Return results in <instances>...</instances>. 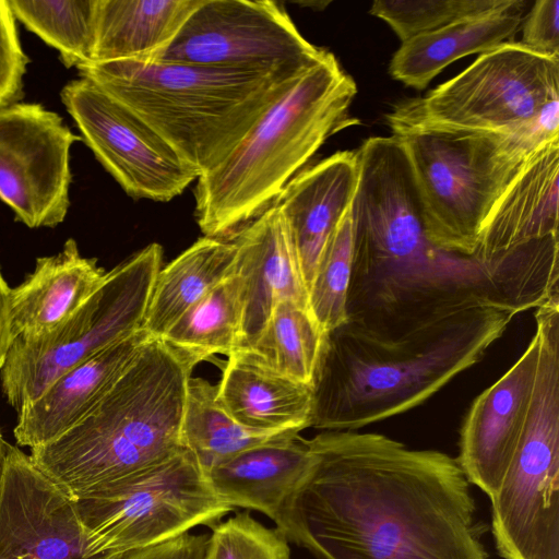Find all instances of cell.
<instances>
[{
  "label": "cell",
  "instance_id": "f546056e",
  "mask_svg": "<svg viewBox=\"0 0 559 559\" xmlns=\"http://www.w3.org/2000/svg\"><path fill=\"white\" fill-rule=\"evenodd\" d=\"M504 0H377L369 10L384 21L402 43L485 13Z\"/></svg>",
  "mask_w": 559,
  "mask_h": 559
},
{
  "label": "cell",
  "instance_id": "3957f363",
  "mask_svg": "<svg viewBox=\"0 0 559 559\" xmlns=\"http://www.w3.org/2000/svg\"><path fill=\"white\" fill-rule=\"evenodd\" d=\"M197 365L150 337L108 393L57 439L31 449L36 467L73 501L183 449L187 383Z\"/></svg>",
  "mask_w": 559,
  "mask_h": 559
},
{
  "label": "cell",
  "instance_id": "484cf974",
  "mask_svg": "<svg viewBox=\"0 0 559 559\" xmlns=\"http://www.w3.org/2000/svg\"><path fill=\"white\" fill-rule=\"evenodd\" d=\"M290 435L299 433L262 435L246 429L218 404L216 385L201 377L189 378L181 444L192 453L204 474L239 452Z\"/></svg>",
  "mask_w": 559,
  "mask_h": 559
},
{
  "label": "cell",
  "instance_id": "2e32d148",
  "mask_svg": "<svg viewBox=\"0 0 559 559\" xmlns=\"http://www.w3.org/2000/svg\"><path fill=\"white\" fill-rule=\"evenodd\" d=\"M359 178L356 151H342L299 171L274 205L280 209L307 292L337 225L352 209Z\"/></svg>",
  "mask_w": 559,
  "mask_h": 559
},
{
  "label": "cell",
  "instance_id": "6da1fadb",
  "mask_svg": "<svg viewBox=\"0 0 559 559\" xmlns=\"http://www.w3.org/2000/svg\"><path fill=\"white\" fill-rule=\"evenodd\" d=\"M274 523L316 559H488L456 459L386 436L323 431Z\"/></svg>",
  "mask_w": 559,
  "mask_h": 559
},
{
  "label": "cell",
  "instance_id": "4fadbf2b",
  "mask_svg": "<svg viewBox=\"0 0 559 559\" xmlns=\"http://www.w3.org/2000/svg\"><path fill=\"white\" fill-rule=\"evenodd\" d=\"M35 103L0 108V199L29 228L56 227L70 207L71 146L80 141Z\"/></svg>",
  "mask_w": 559,
  "mask_h": 559
},
{
  "label": "cell",
  "instance_id": "4316f807",
  "mask_svg": "<svg viewBox=\"0 0 559 559\" xmlns=\"http://www.w3.org/2000/svg\"><path fill=\"white\" fill-rule=\"evenodd\" d=\"M324 335L307 307L284 299L243 349L272 370L312 388Z\"/></svg>",
  "mask_w": 559,
  "mask_h": 559
},
{
  "label": "cell",
  "instance_id": "f1b7e54d",
  "mask_svg": "<svg viewBox=\"0 0 559 559\" xmlns=\"http://www.w3.org/2000/svg\"><path fill=\"white\" fill-rule=\"evenodd\" d=\"M353 253L354 225L350 209L330 238L308 289L309 311L324 333L347 321L346 304Z\"/></svg>",
  "mask_w": 559,
  "mask_h": 559
},
{
  "label": "cell",
  "instance_id": "d590c367",
  "mask_svg": "<svg viewBox=\"0 0 559 559\" xmlns=\"http://www.w3.org/2000/svg\"><path fill=\"white\" fill-rule=\"evenodd\" d=\"M5 442L1 432H0V474H1V468H2V461H3V454H4V445H5Z\"/></svg>",
  "mask_w": 559,
  "mask_h": 559
},
{
  "label": "cell",
  "instance_id": "9a60e30c",
  "mask_svg": "<svg viewBox=\"0 0 559 559\" xmlns=\"http://www.w3.org/2000/svg\"><path fill=\"white\" fill-rule=\"evenodd\" d=\"M539 356L535 332L515 364L472 403L456 461L469 484L491 499L511 463L526 419Z\"/></svg>",
  "mask_w": 559,
  "mask_h": 559
},
{
  "label": "cell",
  "instance_id": "8992f818",
  "mask_svg": "<svg viewBox=\"0 0 559 559\" xmlns=\"http://www.w3.org/2000/svg\"><path fill=\"white\" fill-rule=\"evenodd\" d=\"M386 121L392 132H478L543 150L559 142V58L506 43L426 96L395 105Z\"/></svg>",
  "mask_w": 559,
  "mask_h": 559
},
{
  "label": "cell",
  "instance_id": "e0dca14e",
  "mask_svg": "<svg viewBox=\"0 0 559 559\" xmlns=\"http://www.w3.org/2000/svg\"><path fill=\"white\" fill-rule=\"evenodd\" d=\"M233 241L236 246L235 274L242 284L243 311L238 349H243L254 342L281 300L292 299L308 308V292L276 205L245 227Z\"/></svg>",
  "mask_w": 559,
  "mask_h": 559
},
{
  "label": "cell",
  "instance_id": "5bb4252c",
  "mask_svg": "<svg viewBox=\"0 0 559 559\" xmlns=\"http://www.w3.org/2000/svg\"><path fill=\"white\" fill-rule=\"evenodd\" d=\"M117 557L93 552L75 502L29 455L5 442L0 474V559Z\"/></svg>",
  "mask_w": 559,
  "mask_h": 559
},
{
  "label": "cell",
  "instance_id": "7a4b0ae2",
  "mask_svg": "<svg viewBox=\"0 0 559 559\" xmlns=\"http://www.w3.org/2000/svg\"><path fill=\"white\" fill-rule=\"evenodd\" d=\"M514 316L477 307L403 334L346 321L324 335L310 427L356 430L420 405L480 361Z\"/></svg>",
  "mask_w": 559,
  "mask_h": 559
},
{
  "label": "cell",
  "instance_id": "d4e9b609",
  "mask_svg": "<svg viewBox=\"0 0 559 559\" xmlns=\"http://www.w3.org/2000/svg\"><path fill=\"white\" fill-rule=\"evenodd\" d=\"M242 284L233 274L188 309L160 337L195 365L215 354L239 348L242 328Z\"/></svg>",
  "mask_w": 559,
  "mask_h": 559
},
{
  "label": "cell",
  "instance_id": "30bf717a",
  "mask_svg": "<svg viewBox=\"0 0 559 559\" xmlns=\"http://www.w3.org/2000/svg\"><path fill=\"white\" fill-rule=\"evenodd\" d=\"M163 248L150 243L108 271L98 290L50 335L13 340L0 370L1 388L16 411L35 401L58 377L142 328Z\"/></svg>",
  "mask_w": 559,
  "mask_h": 559
},
{
  "label": "cell",
  "instance_id": "d6986e66",
  "mask_svg": "<svg viewBox=\"0 0 559 559\" xmlns=\"http://www.w3.org/2000/svg\"><path fill=\"white\" fill-rule=\"evenodd\" d=\"M107 273L95 258L83 257L72 238L58 253L37 258L34 270L10 289L11 342L53 333L98 290Z\"/></svg>",
  "mask_w": 559,
  "mask_h": 559
},
{
  "label": "cell",
  "instance_id": "603a6c76",
  "mask_svg": "<svg viewBox=\"0 0 559 559\" xmlns=\"http://www.w3.org/2000/svg\"><path fill=\"white\" fill-rule=\"evenodd\" d=\"M202 0H97L92 62L151 60Z\"/></svg>",
  "mask_w": 559,
  "mask_h": 559
},
{
  "label": "cell",
  "instance_id": "44dd1931",
  "mask_svg": "<svg viewBox=\"0 0 559 559\" xmlns=\"http://www.w3.org/2000/svg\"><path fill=\"white\" fill-rule=\"evenodd\" d=\"M312 460L306 439L290 435L239 452L205 476L224 503L259 511L274 522Z\"/></svg>",
  "mask_w": 559,
  "mask_h": 559
},
{
  "label": "cell",
  "instance_id": "d6a6232c",
  "mask_svg": "<svg viewBox=\"0 0 559 559\" xmlns=\"http://www.w3.org/2000/svg\"><path fill=\"white\" fill-rule=\"evenodd\" d=\"M522 46L536 53L559 58V1L538 0L522 23Z\"/></svg>",
  "mask_w": 559,
  "mask_h": 559
},
{
  "label": "cell",
  "instance_id": "836d02e7",
  "mask_svg": "<svg viewBox=\"0 0 559 559\" xmlns=\"http://www.w3.org/2000/svg\"><path fill=\"white\" fill-rule=\"evenodd\" d=\"M115 559H200V556L182 543L168 540L152 547L123 554Z\"/></svg>",
  "mask_w": 559,
  "mask_h": 559
},
{
  "label": "cell",
  "instance_id": "52a82bcc",
  "mask_svg": "<svg viewBox=\"0 0 559 559\" xmlns=\"http://www.w3.org/2000/svg\"><path fill=\"white\" fill-rule=\"evenodd\" d=\"M393 136L408 164L427 238L465 257H474L498 200L538 152L478 132L420 128Z\"/></svg>",
  "mask_w": 559,
  "mask_h": 559
},
{
  "label": "cell",
  "instance_id": "ffe728a7",
  "mask_svg": "<svg viewBox=\"0 0 559 559\" xmlns=\"http://www.w3.org/2000/svg\"><path fill=\"white\" fill-rule=\"evenodd\" d=\"M216 400L239 425L262 435L310 427L312 388L283 376L245 349L227 356Z\"/></svg>",
  "mask_w": 559,
  "mask_h": 559
},
{
  "label": "cell",
  "instance_id": "4dcf8cb0",
  "mask_svg": "<svg viewBox=\"0 0 559 559\" xmlns=\"http://www.w3.org/2000/svg\"><path fill=\"white\" fill-rule=\"evenodd\" d=\"M203 559H290V548L278 528L239 512L211 527Z\"/></svg>",
  "mask_w": 559,
  "mask_h": 559
},
{
  "label": "cell",
  "instance_id": "cb8c5ba5",
  "mask_svg": "<svg viewBox=\"0 0 559 559\" xmlns=\"http://www.w3.org/2000/svg\"><path fill=\"white\" fill-rule=\"evenodd\" d=\"M235 262L233 240L198 239L157 273L141 329L160 338L205 294L235 274Z\"/></svg>",
  "mask_w": 559,
  "mask_h": 559
},
{
  "label": "cell",
  "instance_id": "9c48e42d",
  "mask_svg": "<svg viewBox=\"0 0 559 559\" xmlns=\"http://www.w3.org/2000/svg\"><path fill=\"white\" fill-rule=\"evenodd\" d=\"M74 502L93 552L112 556L213 527L235 510L185 448Z\"/></svg>",
  "mask_w": 559,
  "mask_h": 559
},
{
  "label": "cell",
  "instance_id": "83f0119b",
  "mask_svg": "<svg viewBox=\"0 0 559 559\" xmlns=\"http://www.w3.org/2000/svg\"><path fill=\"white\" fill-rule=\"evenodd\" d=\"M15 17L67 68L92 62L97 0H7Z\"/></svg>",
  "mask_w": 559,
  "mask_h": 559
},
{
  "label": "cell",
  "instance_id": "e575fe53",
  "mask_svg": "<svg viewBox=\"0 0 559 559\" xmlns=\"http://www.w3.org/2000/svg\"><path fill=\"white\" fill-rule=\"evenodd\" d=\"M10 289L0 270V370L11 345L9 317Z\"/></svg>",
  "mask_w": 559,
  "mask_h": 559
},
{
  "label": "cell",
  "instance_id": "8fae6325",
  "mask_svg": "<svg viewBox=\"0 0 559 559\" xmlns=\"http://www.w3.org/2000/svg\"><path fill=\"white\" fill-rule=\"evenodd\" d=\"M329 51L299 33L276 2L202 0L152 61L306 73Z\"/></svg>",
  "mask_w": 559,
  "mask_h": 559
},
{
  "label": "cell",
  "instance_id": "277c9868",
  "mask_svg": "<svg viewBox=\"0 0 559 559\" xmlns=\"http://www.w3.org/2000/svg\"><path fill=\"white\" fill-rule=\"evenodd\" d=\"M76 69L142 119L199 177L224 162L305 74L152 60Z\"/></svg>",
  "mask_w": 559,
  "mask_h": 559
},
{
  "label": "cell",
  "instance_id": "5b68a950",
  "mask_svg": "<svg viewBox=\"0 0 559 559\" xmlns=\"http://www.w3.org/2000/svg\"><path fill=\"white\" fill-rule=\"evenodd\" d=\"M357 85L335 56L306 72L214 169L197 179L195 216L205 237L233 240L271 209L286 185L349 115Z\"/></svg>",
  "mask_w": 559,
  "mask_h": 559
},
{
  "label": "cell",
  "instance_id": "ac0fdd59",
  "mask_svg": "<svg viewBox=\"0 0 559 559\" xmlns=\"http://www.w3.org/2000/svg\"><path fill=\"white\" fill-rule=\"evenodd\" d=\"M148 338L141 329L58 377L17 412L16 443L32 449L71 429L108 393Z\"/></svg>",
  "mask_w": 559,
  "mask_h": 559
},
{
  "label": "cell",
  "instance_id": "1f68e13d",
  "mask_svg": "<svg viewBox=\"0 0 559 559\" xmlns=\"http://www.w3.org/2000/svg\"><path fill=\"white\" fill-rule=\"evenodd\" d=\"M28 58L22 49L15 17L7 0H0V108L17 103Z\"/></svg>",
  "mask_w": 559,
  "mask_h": 559
},
{
  "label": "cell",
  "instance_id": "7402d4cb",
  "mask_svg": "<svg viewBox=\"0 0 559 559\" xmlns=\"http://www.w3.org/2000/svg\"><path fill=\"white\" fill-rule=\"evenodd\" d=\"M527 5L524 0H504L490 11L402 43L390 62L392 78L416 90L425 88L453 61L512 41L521 31Z\"/></svg>",
  "mask_w": 559,
  "mask_h": 559
},
{
  "label": "cell",
  "instance_id": "ba28073f",
  "mask_svg": "<svg viewBox=\"0 0 559 559\" xmlns=\"http://www.w3.org/2000/svg\"><path fill=\"white\" fill-rule=\"evenodd\" d=\"M534 388L511 463L491 501L503 559H559V332H538Z\"/></svg>",
  "mask_w": 559,
  "mask_h": 559
},
{
  "label": "cell",
  "instance_id": "7c38bea8",
  "mask_svg": "<svg viewBox=\"0 0 559 559\" xmlns=\"http://www.w3.org/2000/svg\"><path fill=\"white\" fill-rule=\"evenodd\" d=\"M60 97L81 140L133 199L168 202L199 178L152 128L91 81H70Z\"/></svg>",
  "mask_w": 559,
  "mask_h": 559
}]
</instances>
